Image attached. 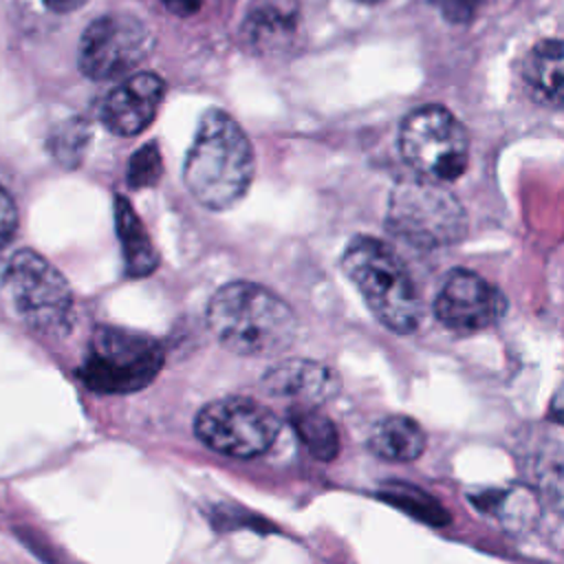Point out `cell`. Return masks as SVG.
Returning a JSON list of instances; mask_svg holds the SVG:
<instances>
[{
  "label": "cell",
  "mask_w": 564,
  "mask_h": 564,
  "mask_svg": "<svg viewBox=\"0 0 564 564\" xmlns=\"http://www.w3.org/2000/svg\"><path fill=\"white\" fill-rule=\"evenodd\" d=\"M253 167V150L245 130L225 110L209 108L185 156L183 181L189 194L212 212L229 209L247 194Z\"/></svg>",
  "instance_id": "6da1fadb"
},
{
  "label": "cell",
  "mask_w": 564,
  "mask_h": 564,
  "mask_svg": "<svg viewBox=\"0 0 564 564\" xmlns=\"http://www.w3.org/2000/svg\"><path fill=\"white\" fill-rule=\"evenodd\" d=\"M212 335L242 357H273L284 352L297 335L293 308L267 286L229 282L220 286L207 306Z\"/></svg>",
  "instance_id": "7a4b0ae2"
},
{
  "label": "cell",
  "mask_w": 564,
  "mask_h": 564,
  "mask_svg": "<svg viewBox=\"0 0 564 564\" xmlns=\"http://www.w3.org/2000/svg\"><path fill=\"white\" fill-rule=\"evenodd\" d=\"M341 269L386 328L399 335L416 330L423 302L394 249L379 238L355 236L341 253Z\"/></svg>",
  "instance_id": "3957f363"
},
{
  "label": "cell",
  "mask_w": 564,
  "mask_h": 564,
  "mask_svg": "<svg viewBox=\"0 0 564 564\" xmlns=\"http://www.w3.org/2000/svg\"><path fill=\"white\" fill-rule=\"evenodd\" d=\"M163 346L139 330L97 326L77 377L99 394H130L154 381L163 368Z\"/></svg>",
  "instance_id": "277c9868"
},
{
  "label": "cell",
  "mask_w": 564,
  "mask_h": 564,
  "mask_svg": "<svg viewBox=\"0 0 564 564\" xmlns=\"http://www.w3.org/2000/svg\"><path fill=\"white\" fill-rule=\"evenodd\" d=\"M386 227L419 249H436L463 240L467 214L443 183L414 176L392 189Z\"/></svg>",
  "instance_id": "5b68a950"
},
{
  "label": "cell",
  "mask_w": 564,
  "mask_h": 564,
  "mask_svg": "<svg viewBox=\"0 0 564 564\" xmlns=\"http://www.w3.org/2000/svg\"><path fill=\"white\" fill-rule=\"evenodd\" d=\"M2 286L18 317L40 335H66L73 324V293L66 278L37 251L20 249L2 273Z\"/></svg>",
  "instance_id": "8992f818"
},
{
  "label": "cell",
  "mask_w": 564,
  "mask_h": 564,
  "mask_svg": "<svg viewBox=\"0 0 564 564\" xmlns=\"http://www.w3.org/2000/svg\"><path fill=\"white\" fill-rule=\"evenodd\" d=\"M399 150L416 176L443 185L463 176L469 163L467 130L443 106L412 110L401 123Z\"/></svg>",
  "instance_id": "52a82bcc"
},
{
  "label": "cell",
  "mask_w": 564,
  "mask_h": 564,
  "mask_svg": "<svg viewBox=\"0 0 564 564\" xmlns=\"http://www.w3.org/2000/svg\"><path fill=\"white\" fill-rule=\"evenodd\" d=\"M280 432V419L267 405L249 397L214 399L205 403L194 419L196 438L209 449L234 458L267 454Z\"/></svg>",
  "instance_id": "ba28073f"
},
{
  "label": "cell",
  "mask_w": 564,
  "mask_h": 564,
  "mask_svg": "<svg viewBox=\"0 0 564 564\" xmlns=\"http://www.w3.org/2000/svg\"><path fill=\"white\" fill-rule=\"evenodd\" d=\"M154 48L152 31L128 13H108L93 20L79 40V68L86 77L117 79L137 68Z\"/></svg>",
  "instance_id": "9c48e42d"
},
{
  "label": "cell",
  "mask_w": 564,
  "mask_h": 564,
  "mask_svg": "<svg viewBox=\"0 0 564 564\" xmlns=\"http://www.w3.org/2000/svg\"><path fill=\"white\" fill-rule=\"evenodd\" d=\"M505 311L507 297L502 291L467 269H454L434 300L436 319L454 333L489 328L505 315Z\"/></svg>",
  "instance_id": "30bf717a"
},
{
  "label": "cell",
  "mask_w": 564,
  "mask_h": 564,
  "mask_svg": "<svg viewBox=\"0 0 564 564\" xmlns=\"http://www.w3.org/2000/svg\"><path fill=\"white\" fill-rule=\"evenodd\" d=\"M163 95L165 84L156 73H134L108 93L101 106V121L119 137H134L154 121Z\"/></svg>",
  "instance_id": "8fae6325"
},
{
  "label": "cell",
  "mask_w": 564,
  "mask_h": 564,
  "mask_svg": "<svg viewBox=\"0 0 564 564\" xmlns=\"http://www.w3.org/2000/svg\"><path fill=\"white\" fill-rule=\"evenodd\" d=\"M260 386L269 397L295 408H317L339 392V377L315 359H282L262 375Z\"/></svg>",
  "instance_id": "7c38bea8"
},
{
  "label": "cell",
  "mask_w": 564,
  "mask_h": 564,
  "mask_svg": "<svg viewBox=\"0 0 564 564\" xmlns=\"http://www.w3.org/2000/svg\"><path fill=\"white\" fill-rule=\"evenodd\" d=\"M300 26L297 0H251L238 29L240 44L253 55H280Z\"/></svg>",
  "instance_id": "4fadbf2b"
},
{
  "label": "cell",
  "mask_w": 564,
  "mask_h": 564,
  "mask_svg": "<svg viewBox=\"0 0 564 564\" xmlns=\"http://www.w3.org/2000/svg\"><path fill=\"white\" fill-rule=\"evenodd\" d=\"M115 227L128 275L145 278L159 264V251L126 196H115Z\"/></svg>",
  "instance_id": "5bb4252c"
},
{
  "label": "cell",
  "mask_w": 564,
  "mask_h": 564,
  "mask_svg": "<svg viewBox=\"0 0 564 564\" xmlns=\"http://www.w3.org/2000/svg\"><path fill=\"white\" fill-rule=\"evenodd\" d=\"M368 449L383 460L408 463L423 454L425 432L414 419L392 414L375 423L368 434Z\"/></svg>",
  "instance_id": "9a60e30c"
},
{
  "label": "cell",
  "mask_w": 564,
  "mask_h": 564,
  "mask_svg": "<svg viewBox=\"0 0 564 564\" xmlns=\"http://www.w3.org/2000/svg\"><path fill=\"white\" fill-rule=\"evenodd\" d=\"M522 75L542 101L564 106V40L538 42L524 59Z\"/></svg>",
  "instance_id": "2e32d148"
},
{
  "label": "cell",
  "mask_w": 564,
  "mask_h": 564,
  "mask_svg": "<svg viewBox=\"0 0 564 564\" xmlns=\"http://www.w3.org/2000/svg\"><path fill=\"white\" fill-rule=\"evenodd\" d=\"M471 502L480 511L491 513L507 531L527 529L538 518V498L527 487L478 491L471 496Z\"/></svg>",
  "instance_id": "e0dca14e"
},
{
  "label": "cell",
  "mask_w": 564,
  "mask_h": 564,
  "mask_svg": "<svg viewBox=\"0 0 564 564\" xmlns=\"http://www.w3.org/2000/svg\"><path fill=\"white\" fill-rule=\"evenodd\" d=\"M289 419L300 443L313 458L333 460L339 454V432L317 408H293Z\"/></svg>",
  "instance_id": "ac0fdd59"
},
{
  "label": "cell",
  "mask_w": 564,
  "mask_h": 564,
  "mask_svg": "<svg viewBox=\"0 0 564 564\" xmlns=\"http://www.w3.org/2000/svg\"><path fill=\"white\" fill-rule=\"evenodd\" d=\"M379 496L394 505L397 509L410 513L412 518L425 522V524H432V527H443L449 522V513L447 509L434 500L427 491H421L412 485H403V482H388Z\"/></svg>",
  "instance_id": "d6986e66"
},
{
  "label": "cell",
  "mask_w": 564,
  "mask_h": 564,
  "mask_svg": "<svg viewBox=\"0 0 564 564\" xmlns=\"http://www.w3.org/2000/svg\"><path fill=\"white\" fill-rule=\"evenodd\" d=\"M88 139H90V128L86 126V121L73 119L59 126V130L53 134L51 152L59 163L77 165L82 161V154L86 152Z\"/></svg>",
  "instance_id": "ffe728a7"
},
{
  "label": "cell",
  "mask_w": 564,
  "mask_h": 564,
  "mask_svg": "<svg viewBox=\"0 0 564 564\" xmlns=\"http://www.w3.org/2000/svg\"><path fill=\"white\" fill-rule=\"evenodd\" d=\"M161 172H163V165H161V154H159L156 143H145L130 159L128 183L134 189L152 187L161 178Z\"/></svg>",
  "instance_id": "44dd1931"
},
{
  "label": "cell",
  "mask_w": 564,
  "mask_h": 564,
  "mask_svg": "<svg viewBox=\"0 0 564 564\" xmlns=\"http://www.w3.org/2000/svg\"><path fill=\"white\" fill-rule=\"evenodd\" d=\"M18 227V209L11 196L0 187V251L9 245Z\"/></svg>",
  "instance_id": "7402d4cb"
},
{
  "label": "cell",
  "mask_w": 564,
  "mask_h": 564,
  "mask_svg": "<svg viewBox=\"0 0 564 564\" xmlns=\"http://www.w3.org/2000/svg\"><path fill=\"white\" fill-rule=\"evenodd\" d=\"M436 4L449 22L460 24V22H469L474 18V13L482 4V0H436Z\"/></svg>",
  "instance_id": "603a6c76"
},
{
  "label": "cell",
  "mask_w": 564,
  "mask_h": 564,
  "mask_svg": "<svg viewBox=\"0 0 564 564\" xmlns=\"http://www.w3.org/2000/svg\"><path fill=\"white\" fill-rule=\"evenodd\" d=\"M549 416L557 423H564V375L551 397V405H549Z\"/></svg>",
  "instance_id": "cb8c5ba5"
},
{
  "label": "cell",
  "mask_w": 564,
  "mask_h": 564,
  "mask_svg": "<svg viewBox=\"0 0 564 564\" xmlns=\"http://www.w3.org/2000/svg\"><path fill=\"white\" fill-rule=\"evenodd\" d=\"M163 4L176 15H189L198 9L200 0H163Z\"/></svg>",
  "instance_id": "d4e9b609"
},
{
  "label": "cell",
  "mask_w": 564,
  "mask_h": 564,
  "mask_svg": "<svg viewBox=\"0 0 564 564\" xmlns=\"http://www.w3.org/2000/svg\"><path fill=\"white\" fill-rule=\"evenodd\" d=\"M53 11H73L82 7L86 0H44Z\"/></svg>",
  "instance_id": "484cf974"
},
{
  "label": "cell",
  "mask_w": 564,
  "mask_h": 564,
  "mask_svg": "<svg viewBox=\"0 0 564 564\" xmlns=\"http://www.w3.org/2000/svg\"><path fill=\"white\" fill-rule=\"evenodd\" d=\"M359 2H366V4H375V2H379V0H359Z\"/></svg>",
  "instance_id": "4316f807"
}]
</instances>
